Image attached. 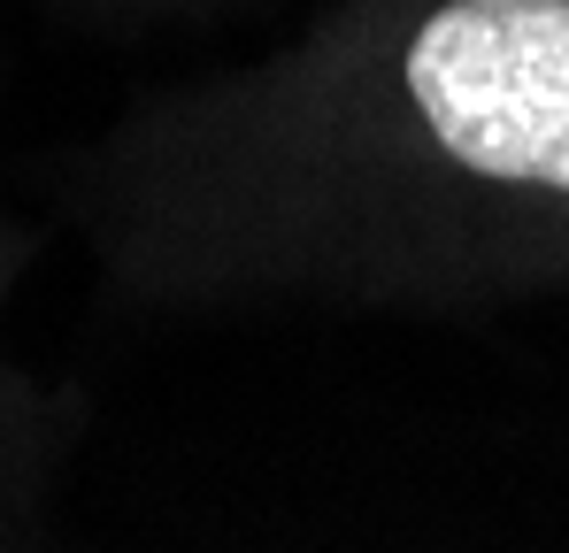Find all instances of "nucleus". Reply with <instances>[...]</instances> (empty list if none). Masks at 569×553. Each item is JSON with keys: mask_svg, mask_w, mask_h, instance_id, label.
I'll return each mask as SVG.
<instances>
[{"mask_svg": "<svg viewBox=\"0 0 569 553\" xmlns=\"http://www.w3.org/2000/svg\"><path fill=\"white\" fill-rule=\"evenodd\" d=\"M23 254H31V239L0 215V308H8V284H16V270H23Z\"/></svg>", "mask_w": 569, "mask_h": 553, "instance_id": "2", "label": "nucleus"}, {"mask_svg": "<svg viewBox=\"0 0 569 553\" xmlns=\"http://www.w3.org/2000/svg\"><path fill=\"white\" fill-rule=\"evenodd\" d=\"M154 308H492L569 292V0H331L139 100L70 170Z\"/></svg>", "mask_w": 569, "mask_h": 553, "instance_id": "1", "label": "nucleus"}]
</instances>
